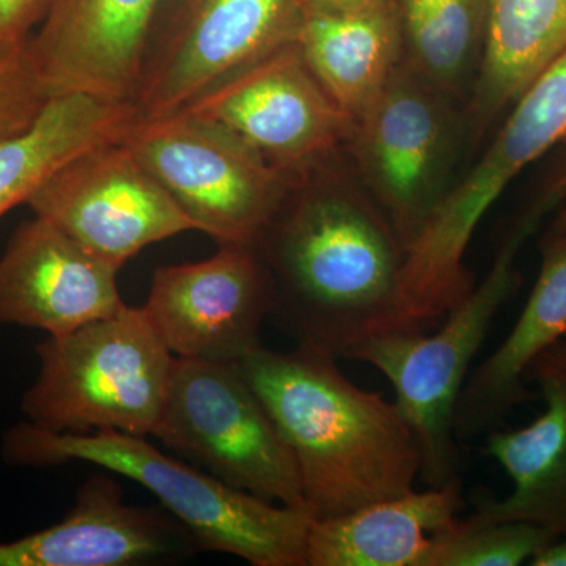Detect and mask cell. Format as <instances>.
<instances>
[{"mask_svg": "<svg viewBox=\"0 0 566 566\" xmlns=\"http://www.w3.org/2000/svg\"><path fill=\"white\" fill-rule=\"evenodd\" d=\"M40 374L22 395L25 422L57 434L151 436L175 356L140 307H125L35 346Z\"/></svg>", "mask_w": 566, "mask_h": 566, "instance_id": "obj_5", "label": "cell"}, {"mask_svg": "<svg viewBox=\"0 0 566 566\" xmlns=\"http://www.w3.org/2000/svg\"><path fill=\"white\" fill-rule=\"evenodd\" d=\"M44 13L46 0H0V59L25 51Z\"/></svg>", "mask_w": 566, "mask_h": 566, "instance_id": "obj_25", "label": "cell"}, {"mask_svg": "<svg viewBox=\"0 0 566 566\" xmlns=\"http://www.w3.org/2000/svg\"><path fill=\"white\" fill-rule=\"evenodd\" d=\"M566 340V233L547 232L542 268L515 326L469 375L455 409L457 439L490 433L516 406L535 400L526 371L532 360Z\"/></svg>", "mask_w": 566, "mask_h": 566, "instance_id": "obj_17", "label": "cell"}, {"mask_svg": "<svg viewBox=\"0 0 566 566\" xmlns=\"http://www.w3.org/2000/svg\"><path fill=\"white\" fill-rule=\"evenodd\" d=\"M2 455L17 465L84 461L147 488L188 528L200 549L253 566H307V510L263 501L222 483L145 439L125 433L57 434L21 422L3 436Z\"/></svg>", "mask_w": 566, "mask_h": 566, "instance_id": "obj_3", "label": "cell"}, {"mask_svg": "<svg viewBox=\"0 0 566 566\" xmlns=\"http://www.w3.org/2000/svg\"><path fill=\"white\" fill-rule=\"evenodd\" d=\"M192 546L196 539L175 517L126 504L117 480L99 472L82 483L61 523L0 543V566H137Z\"/></svg>", "mask_w": 566, "mask_h": 566, "instance_id": "obj_15", "label": "cell"}, {"mask_svg": "<svg viewBox=\"0 0 566 566\" xmlns=\"http://www.w3.org/2000/svg\"><path fill=\"white\" fill-rule=\"evenodd\" d=\"M117 268L35 216L0 255V324L62 335L125 307Z\"/></svg>", "mask_w": 566, "mask_h": 566, "instance_id": "obj_14", "label": "cell"}, {"mask_svg": "<svg viewBox=\"0 0 566 566\" xmlns=\"http://www.w3.org/2000/svg\"><path fill=\"white\" fill-rule=\"evenodd\" d=\"M151 436L226 485L307 510L292 450L240 364L175 357Z\"/></svg>", "mask_w": 566, "mask_h": 566, "instance_id": "obj_8", "label": "cell"}, {"mask_svg": "<svg viewBox=\"0 0 566 566\" xmlns=\"http://www.w3.org/2000/svg\"><path fill=\"white\" fill-rule=\"evenodd\" d=\"M140 308L175 357L240 364L262 346L273 293L255 249L227 244L202 262L158 268Z\"/></svg>", "mask_w": 566, "mask_h": 566, "instance_id": "obj_12", "label": "cell"}, {"mask_svg": "<svg viewBox=\"0 0 566 566\" xmlns=\"http://www.w3.org/2000/svg\"><path fill=\"white\" fill-rule=\"evenodd\" d=\"M564 144H566V137H565Z\"/></svg>", "mask_w": 566, "mask_h": 566, "instance_id": "obj_29", "label": "cell"}, {"mask_svg": "<svg viewBox=\"0 0 566 566\" xmlns=\"http://www.w3.org/2000/svg\"><path fill=\"white\" fill-rule=\"evenodd\" d=\"M25 205L118 271L148 245L199 232L123 140L71 159Z\"/></svg>", "mask_w": 566, "mask_h": 566, "instance_id": "obj_10", "label": "cell"}, {"mask_svg": "<svg viewBox=\"0 0 566 566\" xmlns=\"http://www.w3.org/2000/svg\"><path fill=\"white\" fill-rule=\"evenodd\" d=\"M566 51V0H491L485 57L465 106L469 147Z\"/></svg>", "mask_w": 566, "mask_h": 566, "instance_id": "obj_21", "label": "cell"}, {"mask_svg": "<svg viewBox=\"0 0 566 566\" xmlns=\"http://www.w3.org/2000/svg\"><path fill=\"white\" fill-rule=\"evenodd\" d=\"M294 40L327 95L356 122L403 62L394 0L344 13L301 11Z\"/></svg>", "mask_w": 566, "mask_h": 566, "instance_id": "obj_19", "label": "cell"}, {"mask_svg": "<svg viewBox=\"0 0 566 566\" xmlns=\"http://www.w3.org/2000/svg\"><path fill=\"white\" fill-rule=\"evenodd\" d=\"M532 566H566V534L558 535L528 562Z\"/></svg>", "mask_w": 566, "mask_h": 566, "instance_id": "obj_27", "label": "cell"}, {"mask_svg": "<svg viewBox=\"0 0 566 566\" xmlns=\"http://www.w3.org/2000/svg\"><path fill=\"white\" fill-rule=\"evenodd\" d=\"M133 103L87 93L52 96L32 125L0 137V219L82 153L125 139L139 118Z\"/></svg>", "mask_w": 566, "mask_h": 566, "instance_id": "obj_20", "label": "cell"}, {"mask_svg": "<svg viewBox=\"0 0 566 566\" xmlns=\"http://www.w3.org/2000/svg\"><path fill=\"white\" fill-rule=\"evenodd\" d=\"M297 0H164L134 106L142 118L185 109L212 85L296 35Z\"/></svg>", "mask_w": 566, "mask_h": 566, "instance_id": "obj_9", "label": "cell"}, {"mask_svg": "<svg viewBox=\"0 0 566 566\" xmlns=\"http://www.w3.org/2000/svg\"><path fill=\"white\" fill-rule=\"evenodd\" d=\"M301 11L311 13H344L374 6L381 0H297Z\"/></svg>", "mask_w": 566, "mask_h": 566, "instance_id": "obj_26", "label": "cell"}, {"mask_svg": "<svg viewBox=\"0 0 566 566\" xmlns=\"http://www.w3.org/2000/svg\"><path fill=\"white\" fill-rule=\"evenodd\" d=\"M123 142L218 245L255 248L294 177L233 129L185 109L137 118Z\"/></svg>", "mask_w": 566, "mask_h": 566, "instance_id": "obj_7", "label": "cell"}, {"mask_svg": "<svg viewBox=\"0 0 566 566\" xmlns=\"http://www.w3.org/2000/svg\"><path fill=\"white\" fill-rule=\"evenodd\" d=\"M526 381L538 387L545 411L517 430L490 431L485 453L512 479L505 499L476 497L472 516L524 521L566 534V340L532 360Z\"/></svg>", "mask_w": 566, "mask_h": 566, "instance_id": "obj_16", "label": "cell"}, {"mask_svg": "<svg viewBox=\"0 0 566 566\" xmlns=\"http://www.w3.org/2000/svg\"><path fill=\"white\" fill-rule=\"evenodd\" d=\"M240 367L292 450L314 520L416 490L422 455L403 412L349 381L333 354L262 345Z\"/></svg>", "mask_w": 566, "mask_h": 566, "instance_id": "obj_2", "label": "cell"}, {"mask_svg": "<svg viewBox=\"0 0 566 566\" xmlns=\"http://www.w3.org/2000/svg\"><path fill=\"white\" fill-rule=\"evenodd\" d=\"M185 111L233 129L289 172L342 150L354 129L294 39L212 85Z\"/></svg>", "mask_w": 566, "mask_h": 566, "instance_id": "obj_11", "label": "cell"}, {"mask_svg": "<svg viewBox=\"0 0 566 566\" xmlns=\"http://www.w3.org/2000/svg\"><path fill=\"white\" fill-rule=\"evenodd\" d=\"M394 2L403 36V62L465 112L485 57L491 0Z\"/></svg>", "mask_w": 566, "mask_h": 566, "instance_id": "obj_22", "label": "cell"}, {"mask_svg": "<svg viewBox=\"0 0 566 566\" xmlns=\"http://www.w3.org/2000/svg\"><path fill=\"white\" fill-rule=\"evenodd\" d=\"M465 147L464 107L401 62L345 150L408 251L455 182Z\"/></svg>", "mask_w": 566, "mask_h": 566, "instance_id": "obj_6", "label": "cell"}, {"mask_svg": "<svg viewBox=\"0 0 566 566\" xmlns=\"http://www.w3.org/2000/svg\"><path fill=\"white\" fill-rule=\"evenodd\" d=\"M553 188L556 189L558 196H560L562 202L566 200V172L562 175L560 178L556 182H554ZM551 232L556 233H566V205L562 208L560 212H558L556 222H554L553 229Z\"/></svg>", "mask_w": 566, "mask_h": 566, "instance_id": "obj_28", "label": "cell"}, {"mask_svg": "<svg viewBox=\"0 0 566 566\" xmlns=\"http://www.w3.org/2000/svg\"><path fill=\"white\" fill-rule=\"evenodd\" d=\"M51 98L36 76L28 51L0 59V137L32 125Z\"/></svg>", "mask_w": 566, "mask_h": 566, "instance_id": "obj_24", "label": "cell"}, {"mask_svg": "<svg viewBox=\"0 0 566 566\" xmlns=\"http://www.w3.org/2000/svg\"><path fill=\"white\" fill-rule=\"evenodd\" d=\"M164 0H46L28 51L51 96L87 93L133 103Z\"/></svg>", "mask_w": 566, "mask_h": 566, "instance_id": "obj_13", "label": "cell"}, {"mask_svg": "<svg viewBox=\"0 0 566 566\" xmlns=\"http://www.w3.org/2000/svg\"><path fill=\"white\" fill-rule=\"evenodd\" d=\"M556 534L524 521H450L431 535L424 566H520L531 562Z\"/></svg>", "mask_w": 566, "mask_h": 566, "instance_id": "obj_23", "label": "cell"}, {"mask_svg": "<svg viewBox=\"0 0 566 566\" xmlns=\"http://www.w3.org/2000/svg\"><path fill=\"white\" fill-rule=\"evenodd\" d=\"M460 479L385 499L329 520H314L307 566H424L431 535L463 509Z\"/></svg>", "mask_w": 566, "mask_h": 566, "instance_id": "obj_18", "label": "cell"}, {"mask_svg": "<svg viewBox=\"0 0 566 566\" xmlns=\"http://www.w3.org/2000/svg\"><path fill=\"white\" fill-rule=\"evenodd\" d=\"M256 253L271 316L297 345L345 357L379 335L412 333L401 301L406 251L345 148L294 172Z\"/></svg>", "mask_w": 566, "mask_h": 566, "instance_id": "obj_1", "label": "cell"}, {"mask_svg": "<svg viewBox=\"0 0 566 566\" xmlns=\"http://www.w3.org/2000/svg\"><path fill=\"white\" fill-rule=\"evenodd\" d=\"M560 203V196L549 188L517 219L490 273L436 327L434 334L379 335L348 356L349 360L371 365L394 386L395 403L408 420L422 455L420 479L430 488L444 486L458 479L453 419L461 390L495 315L521 286L517 253L547 212Z\"/></svg>", "mask_w": 566, "mask_h": 566, "instance_id": "obj_4", "label": "cell"}]
</instances>
